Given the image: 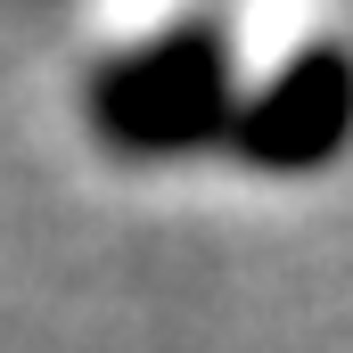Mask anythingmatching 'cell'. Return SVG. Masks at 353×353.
Listing matches in <instances>:
<instances>
[{"label":"cell","instance_id":"cell-1","mask_svg":"<svg viewBox=\"0 0 353 353\" xmlns=\"http://www.w3.org/2000/svg\"><path fill=\"white\" fill-rule=\"evenodd\" d=\"M90 115L115 148L132 157H165V148H197L230 123V74H222V33H173L157 50L115 58L90 83Z\"/></svg>","mask_w":353,"mask_h":353},{"label":"cell","instance_id":"cell-2","mask_svg":"<svg viewBox=\"0 0 353 353\" xmlns=\"http://www.w3.org/2000/svg\"><path fill=\"white\" fill-rule=\"evenodd\" d=\"M345 132H353V58L345 50H304V58H296L255 107H239V123H230L239 157H255L271 173H312V165H329V157L345 148Z\"/></svg>","mask_w":353,"mask_h":353}]
</instances>
